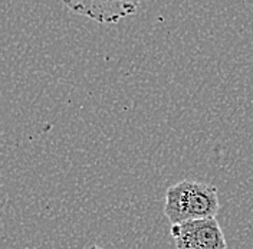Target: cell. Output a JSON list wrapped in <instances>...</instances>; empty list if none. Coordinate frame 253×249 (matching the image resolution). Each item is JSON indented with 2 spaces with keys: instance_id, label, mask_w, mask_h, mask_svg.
Listing matches in <instances>:
<instances>
[{
  "instance_id": "2",
  "label": "cell",
  "mask_w": 253,
  "mask_h": 249,
  "mask_svg": "<svg viewBox=\"0 0 253 249\" xmlns=\"http://www.w3.org/2000/svg\"><path fill=\"white\" fill-rule=\"evenodd\" d=\"M170 234L177 249H227L226 238L216 218L171 225Z\"/></svg>"
},
{
  "instance_id": "1",
  "label": "cell",
  "mask_w": 253,
  "mask_h": 249,
  "mask_svg": "<svg viewBox=\"0 0 253 249\" xmlns=\"http://www.w3.org/2000/svg\"><path fill=\"white\" fill-rule=\"evenodd\" d=\"M220 209L217 189L209 183L183 180L167 189L164 215L178 225L194 219L216 218Z\"/></svg>"
},
{
  "instance_id": "3",
  "label": "cell",
  "mask_w": 253,
  "mask_h": 249,
  "mask_svg": "<svg viewBox=\"0 0 253 249\" xmlns=\"http://www.w3.org/2000/svg\"><path fill=\"white\" fill-rule=\"evenodd\" d=\"M75 13L92 17L98 22H118L121 17L137 12V3L128 1H65Z\"/></svg>"
},
{
  "instance_id": "4",
  "label": "cell",
  "mask_w": 253,
  "mask_h": 249,
  "mask_svg": "<svg viewBox=\"0 0 253 249\" xmlns=\"http://www.w3.org/2000/svg\"><path fill=\"white\" fill-rule=\"evenodd\" d=\"M88 249H104V248H101V247H96V245H94V247H91V248H88Z\"/></svg>"
}]
</instances>
